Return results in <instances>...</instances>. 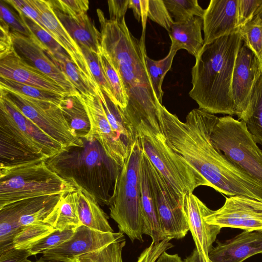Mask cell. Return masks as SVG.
Listing matches in <instances>:
<instances>
[{
  "label": "cell",
  "mask_w": 262,
  "mask_h": 262,
  "mask_svg": "<svg viewBox=\"0 0 262 262\" xmlns=\"http://www.w3.org/2000/svg\"><path fill=\"white\" fill-rule=\"evenodd\" d=\"M101 50L120 75L128 97L122 115L136 133L138 127L161 132L159 105L146 67L145 34L139 39L129 30L125 17L119 21L105 17L97 9ZM137 135V133H136Z\"/></svg>",
  "instance_id": "6da1fadb"
},
{
  "label": "cell",
  "mask_w": 262,
  "mask_h": 262,
  "mask_svg": "<svg viewBox=\"0 0 262 262\" xmlns=\"http://www.w3.org/2000/svg\"><path fill=\"white\" fill-rule=\"evenodd\" d=\"M160 124L169 146L190 163L217 191L231 196L246 186L249 176L213 145L211 135L219 117L195 108L185 122L159 105Z\"/></svg>",
  "instance_id": "7a4b0ae2"
},
{
  "label": "cell",
  "mask_w": 262,
  "mask_h": 262,
  "mask_svg": "<svg viewBox=\"0 0 262 262\" xmlns=\"http://www.w3.org/2000/svg\"><path fill=\"white\" fill-rule=\"evenodd\" d=\"M239 32L225 35L204 45L191 70L189 96L199 108L210 114L236 115L232 81L238 50Z\"/></svg>",
  "instance_id": "3957f363"
},
{
  "label": "cell",
  "mask_w": 262,
  "mask_h": 262,
  "mask_svg": "<svg viewBox=\"0 0 262 262\" xmlns=\"http://www.w3.org/2000/svg\"><path fill=\"white\" fill-rule=\"evenodd\" d=\"M85 142L83 147L70 148L45 162L75 187L93 195L99 205L110 206L122 166L110 159L97 141Z\"/></svg>",
  "instance_id": "277c9868"
},
{
  "label": "cell",
  "mask_w": 262,
  "mask_h": 262,
  "mask_svg": "<svg viewBox=\"0 0 262 262\" xmlns=\"http://www.w3.org/2000/svg\"><path fill=\"white\" fill-rule=\"evenodd\" d=\"M66 150L0 96V165L46 161Z\"/></svg>",
  "instance_id": "5b68a950"
},
{
  "label": "cell",
  "mask_w": 262,
  "mask_h": 262,
  "mask_svg": "<svg viewBox=\"0 0 262 262\" xmlns=\"http://www.w3.org/2000/svg\"><path fill=\"white\" fill-rule=\"evenodd\" d=\"M82 97L91 126L89 133L83 140L97 141L110 159L123 166L137 139L136 133L119 107L100 89L98 96Z\"/></svg>",
  "instance_id": "8992f818"
},
{
  "label": "cell",
  "mask_w": 262,
  "mask_h": 262,
  "mask_svg": "<svg viewBox=\"0 0 262 262\" xmlns=\"http://www.w3.org/2000/svg\"><path fill=\"white\" fill-rule=\"evenodd\" d=\"M76 190L73 184L52 170L45 161L0 165V209L22 200Z\"/></svg>",
  "instance_id": "52a82bcc"
},
{
  "label": "cell",
  "mask_w": 262,
  "mask_h": 262,
  "mask_svg": "<svg viewBox=\"0 0 262 262\" xmlns=\"http://www.w3.org/2000/svg\"><path fill=\"white\" fill-rule=\"evenodd\" d=\"M136 133L142 151L182 202L184 196L196 187H211L190 163L169 146L162 132L140 127Z\"/></svg>",
  "instance_id": "ba28073f"
},
{
  "label": "cell",
  "mask_w": 262,
  "mask_h": 262,
  "mask_svg": "<svg viewBox=\"0 0 262 262\" xmlns=\"http://www.w3.org/2000/svg\"><path fill=\"white\" fill-rule=\"evenodd\" d=\"M142 150L138 139L133 143L118 180L110 216L118 224L119 231L133 242H143L141 213L140 176Z\"/></svg>",
  "instance_id": "9c48e42d"
},
{
  "label": "cell",
  "mask_w": 262,
  "mask_h": 262,
  "mask_svg": "<svg viewBox=\"0 0 262 262\" xmlns=\"http://www.w3.org/2000/svg\"><path fill=\"white\" fill-rule=\"evenodd\" d=\"M211 139L233 164L262 184V151L244 121L229 115L218 118Z\"/></svg>",
  "instance_id": "30bf717a"
},
{
  "label": "cell",
  "mask_w": 262,
  "mask_h": 262,
  "mask_svg": "<svg viewBox=\"0 0 262 262\" xmlns=\"http://www.w3.org/2000/svg\"><path fill=\"white\" fill-rule=\"evenodd\" d=\"M0 94L66 150L84 147V141L70 128L59 106L1 87Z\"/></svg>",
  "instance_id": "8fae6325"
},
{
  "label": "cell",
  "mask_w": 262,
  "mask_h": 262,
  "mask_svg": "<svg viewBox=\"0 0 262 262\" xmlns=\"http://www.w3.org/2000/svg\"><path fill=\"white\" fill-rule=\"evenodd\" d=\"M149 181L165 238L181 239L189 230L182 202L142 151Z\"/></svg>",
  "instance_id": "7c38bea8"
},
{
  "label": "cell",
  "mask_w": 262,
  "mask_h": 262,
  "mask_svg": "<svg viewBox=\"0 0 262 262\" xmlns=\"http://www.w3.org/2000/svg\"><path fill=\"white\" fill-rule=\"evenodd\" d=\"M64 194L24 199L0 209V250L14 246V238L23 227L44 221Z\"/></svg>",
  "instance_id": "4fadbf2b"
},
{
  "label": "cell",
  "mask_w": 262,
  "mask_h": 262,
  "mask_svg": "<svg viewBox=\"0 0 262 262\" xmlns=\"http://www.w3.org/2000/svg\"><path fill=\"white\" fill-rule=\"evenodd\" d=\"M226 199L222 207L204 217L207 223L262 233V202L242 196Z\"/></svg>",
  "instance_id": "5bb4252c"
},
{
  "label": "cell",
  "mask_w": 262,
  "mask_h": 262,
  "mask_svg": "<svg viewBox=\"0 0 262 262\" xmlns=\"http://www.w3.org/2000/svg\"><path fill=\"white\" fill-rule=\"evenodd\" d=\"M124 237L123 233L103 232L81 225L73 236L59 246L42 253V259L74 262L78 256L103 247Z\"/></svg>",
  "instance_id": "9a60e30c"
},
{
  "label": "cell",
  "mask_w": 262,
  "mask_h": 262,
  "mask_svg": "<svg viewBox=\"0 0 262 262\" xmlns=\"http://www.w3.org/2000/svg\"><path fill=\"white\" fill-rule=\"evenodd\" d=\"M14 50L30 66L53 79L69 95L79 93L61 69L53 61L49 49L33 34L30 37L11 32Z\"/></svg>",
  "instance_id": "2e32d148"
},
{
  "label": "cell",
  "mask_w": 262,
  "mask_h": 262,
  "mask_svg": "<svg viewBox=\"0 0 262 262\" xmlns=\"http://www.w3.org/2000/svg\"><path fill=\"white\" fill-rule=\"evenodd\" d=\"M262 74L260 60L243 42L235 60L232 91L236 116L241 120L249 103L253 88Z\"/></svg>",
  "instance_id": "e0dca14e"
},
{
  "label": "cell",
  "mask_w": 262,
  "mask_h": 262,
  "mask_svg": "<svg viewBox=\"0 0 262 262\" xmlns=\"http://www.w3.org/2000/svg\"><path fill=\"white\" fill-rule=\"evenodd\" d=\"M182 206L195 248L201 258L205 262H209L208 254L222 228L206 223L204 217L212 210L193 193L184 196Z\"/></svg>",
  "instance_id": "ac0fdd59"
},
{
  "label": "cell",
  "mask_w": 262,
  "mask_h": 262,
  "mask_svg": "<svg viewBox=\"0 0 262 262\" xmlns=\"http://www.w3.org/2000/svg\"><path fill=\"white\" fill-rule=\"evenodd\" d=\"M238 0H211L202 18L204 45L239 32Z\"/></svg>",
  "instance_id": "d6986e66"
},
{
  "label": "cell",
  "mask_w": 262,
  "mask_h": 262,
  "mask_svg": "<svg viewBox=\"0 0 262 262\" xmlns=\"http://www.w3.org/2000/svg\"><path fill=\"white\" fill-rule=\"evenodd\" d=\"M0 77L63 96L69 95L53 79L24 61L14 49L0 57Z\"/></svg>",
  "instance_id": "ffe728a7"
},
{
  "label": "cell",
  "mask_w": 262,
  "mask_h": 262,
  "mask_svg": "<svg viewBox=\"0 0 262 262\" xmlns=\"http://www.w3.org/2000/svg\"><path fill=\"white\" fill-rule=\"evenodd\" d=\"M262 254V233L244 231L224 242L216 241L208 254L211 262H243Z\"/></svg>",
  "instance_id": "44dd1931"
},
{
  "label": "cell",
  "mask_w": 262,
  "mask_h": 262,
  "mask_svg": "<svg viewBox=\"0 0 262 262\" xmlns=\"http://www.w3.org/2000/svg\"><path fill=\"white\" fill-rule=\"evenodd\" d=\"M29 1L37 11L45 26L67 51L73 62L85 75L95 82L79 46L60 22L49 0Z\"/></svg>",
  "instance_id": "7402d4cb"
},
{
  "label": "cell",
  "mask_w": 262,
  "mask_h": 262,
  "mask_svg": "<svg viewBox=\"0 0 262 262\" xmlns=\"http://www.w3.org/2000/svg\"><path fill=\"white\" fill-rule=\"evenodd\" d=\"M53 8L60 22L78 45H83L98 54L100 53L101 33L87 13L72 16Z\"/></svg>",
  "instance_id": "603a6c76"
},
{
  "label": "cell",
  "mask_w": 262,
  "mask_h": 262,
  "mask_svg": "<svg viewBox=\"0 0 262 262\" xmlns=\"http://www.w3.org/2000/svg\"><path fill=\"white\" fill-rule=\"evenodd\" d=\"M140 195L142 233L149 235L152 243L157 244L165 239L153 198L146 166L141 162Z\"/></svg>",
  "instance_id": "cb8c5ba5"
},
{
  "label": "cell",
  "mask_w": 262,
  "mask_h": 262,
  "mask_svg": "<svg viewBox=\"0 0 262 262\" xmlns=\"http://www.w3.org/2000/svg\"><path fill=\"white\" fill-rule=\"evenodd\" d=\"M203 28V19L198 16L183 23L174 22L168 32L171 41L170 49L176 52L184 49L196 58L204 46Z\"/></svg>",
  "instance_id": "d4e9b609"
},
{
  "label": "cell",
  "mask_w": 262,
  "mask_h": 262,
  "mask_svg": "<svg viewBox=\"0 0 262 262\" xmlns=\"http://www.w3.org/2000/svg\"><path fill=\"white\" fill-rule=\"evenodd\" d=\"M76 188L77 211L81 225L103 232H113L107 214L96 198L81 187Z\"/></svg>",
  "instance_id": "484cf974"
},
{
  "label": "cell",
  "mask_w": 262,
  "mask_h": 262,
  "mask_svg": "<svg viewBox=\"0 0 262 262\" xmlns=\"http://www.w3.org/2000/svg\"><path fill=\"white\" fill-rule=\"evenodd\" d=\"M59 107L69 126L79 138L84 139L90 130V122L80 93L65 96Z\"/></svg>",
  "instance_id": "4316f807"
},
{
  "label": "cell",
  "mask_w": 262,
  "mask_h": 262,
  "mask_svg": "<svg viewBox=\"0 0 262 262\" xmlns=\"http://www.w3.org/2000/svg\"><path fill=\"white\" fill-rule=\"evenodd\" d=\"M43 222L56 229L61 230L75 229L81 226L77 211L76 191L63 195Z\"/></svg>",
  "instance_id": "83f0119b"
},
{
  "label": "cell",
  "mask_w": 262,
  "mask_h": 262,
  "mask_svg": "<svg viewBox=\"0 0 262 262\" xmlns=\"http://www.w3.org/2000/svg\"><path fill=\"white\" fill-rule=\"evenodd\" d=\"M53 61L66 75L79 93L84 96L98 95L99 88L73 62L69 56L52 53L49 50Z\"/></svg>",
  "instance_id": "f1b7e54d"
},
{
  "label": "cell",
  "mask_w": 262,
  "mask_h": 262,
  "mask_svg": "<svg viewBox=\"0 0 262 262\" xmlns=\"http://www.w3.org/2000/svg\"><path fill=\"white\" fill-rule=\"evenodd\" d=\"M241 120L256 143L262 144V74L251 94L248 108Z\"/></svg>",
  "instance_id": "f546056e"
},
{
  "label": "cell",
  "mask_w": 262,
  "mask_h": 262,
  "mask_svg": "<svg viewBox=\"0 0 262 262\" xmlns=\"http://www.w3.org/2000/svg\"><path fill=\"white\" fill-rule=\"evenodd\" d=\"M99 56L105 77L113 95L114 102L123 112L127 106L128 97L122 79L102 50Z\"/></svg>",
  "instance_id": "4dcf8cb0"
},
{
  "label": "cell",
  "mask_w": 262,
  "mask_h": 262,
  "mask_svg": "<svg viewBox=\"0 0 262 262\" xmlns=\"http://www.w3.org/2000/svg\"><path fill=\"white\" fill-rule=\"evenodd\" d=\"M0 87L34 99L52 102L59 106L65 96L32 85L0 77Z\"/></svg>",
  "instance_id": "1f68e13d"
},
{
  "label": "cell",
  "mask_w": 262,
  "mask_h": 262,
  "mask_svg": "<svg viewBox=\"0 0 262 262\" xmlns=\"http://www.w3.org/2000/svg\"><path fill=\"white\" fill-rule=\"evenodd\" d=\"M177 52L170 49L167 55L163 59L155 60L146 56L145 60L148 72L156 97L162 104L163 91L162 85L164 78L171 68L173 60Z\"/></svg>",
  "instance_id": "d6a6232c"
},
{
  "label": "cell",
  "mask_w": 262,
  "mask_h": 262,
  "mask_svg": "<svg viewBox=\"0 0 262 262\" xmlns=\"http://www.w3.org/2000/svg\"><path fill=\"white\" fill-rule=\"evenodd\" d=\"M55 229L43 221L26 226L14 238V247L16 249L29 250Z\"/></svg>",
  "instance_id": "836d02e7"
},
{
  "label": "cell",
  "mask_w": 262,
  "mask_h": 262,
  "mask_svg": "<svg viewBox=\"0 0 262 262\" xmlns=\"http://www.w3.org/2000/svg\"><path fill=\"white\" fill-rule=\"evenodd\" d=\"M125 244L124 237L100 249L81 255L74 262H123L122 252Z\"/></svg>",
  "instance_id": "e575fe53"
},
{
  "label": "cell",
  "mask_w": 262,
  "mask_h": 262,
  "mask_svg": "<svg viewBox=\"0 0 262 262\" xmlns=\"http://www.w3.org/2000/svg\"><path fill=\"white\" fill-rule=\"evenodd\" d=\"M174 22L183 23L194 16L203 18L205 10L197 0H163Z\"/></svg>",
  "instance_id": "d590c367"
},
{
  "label": "cell",
  "mask_w": 262,
  "mask_h": 262,
  "mask_svg": "<svg viewBox=\"0 0 262 262\" xmlns=\"http://www.w3.org/2000/svg\"><path fill=\"white\" fill-rule=\"evenodd\" d=\"M87 62L94 80L103 92L114 102L113 95L105 77L99 54L92 51L86 47L78 45Z\"/></svg>",
  "instance_id": "8d00e7d4"
},
{
  "label": "cell",
  "mask_w": 262,
  "mask_h": 262,
  "mask_svg": "<svg viewBox=\"0 0 262 262\" xmlns=\"http://www.w3.org/2000/svg\"><path fill=\"white\" fill-rule=\"evenodd\" d=\"M243 42L260 60L262 56V22L257 17L242 27L238 32Z\"/></svg>",
  "instance_id": "74e56055"
},
{
  "label": "cell",
  "mask_w": 262,
  "mask_h": 262,
  "mask_svg": "<svg viewBox=\"0 0 262 262\" xmlns=\"http://www.w3.org/2000/svg\"><path fill=\"white\" fill-rule=\"evenodd\" d=\"M75 229L61 230L55 229L50 234L35 244L29 251L32 255L40 253L55 248L69 239L74 234Z\"/></svg>",
  "instance_id": "f35d334b"
},
{
  "label": "cell",
  "mask_w": 262,
  "mask_h": 262,
  "mask_svg": "<svg viewBox=\"0 0 262 262\" xmlns=\"http://www.w3.org/2000/svg\"><path fill=\"white\" fill-rule=\"evenodd\" d=\"M18 15L31 32L52 53L69 56L51 34L42 27L30 18L21 14Z\"/></svg>",
  "instance_id": "ab89813d"
},
{
  "label": "cell",
  "mask_w": 262,
  "mask_h": 262,
  "mask_svg": "<svg viewBox=\"0 0 262 262\" xmlns=\"http://www.w3.org/2000/svg\"><path fill=\"white\" fill-rule=\"evenodd\" d=\"M147 17L168 32L174 23L163 0H148Z\"/></svg>",
  "instance_id": "60d3db41"
},
{
  "label": "cell",
  "mask_w": 262,
  "mask_h": 262,
  "mask_svg": "<svg viewBox=\"0 0 262 262\" xmlns=\"http://www.w3.org/2000/svg\"><path fill=\"white\" fill-rule=\"evenodd\" d=\"M4 1L0 2V18L9 27L11 32H16L30 37L33 35L19 15L14 12Z\"/></svg>",
  "instance_id": "b9f144b4"
},
{
  "label": "cell",
  "mask_w": 262,
  "mask_h": 262,
  "mask_svg": "<svg viewBox=\"0 0 262 262\" xmlns=\"http://www.w3.org/2000/svg\"><path fill=\"white\" fill-rule=\"evenodd\" d=\"M52 6L72 16L86 14L89 9L88 0H49Z\"/></svg>",
  "instance_id": "7bdbcfd3"
},
{
  "label": "cell",
  "mask_w": 262,
  "mask_h": 262,
  "mask_svg": "<svg viewBox=\"0 0 262 262\" xmlns=\"http://www.w3.org/2000/svg\"><path fill=\"white\" fill-rule=\"evenodd\" d=\"M262 4V0H238L237 20L239 29L251 21Z\"/></svg>",
  "instance_id": "ee69618b"
},
{
  "label": "cell",
  "mask_w": 262,
  "mask_h": 262,
  "mask_svg": "<svg viewBox=\"0 0 262 262\" xmlns=\"http://www.w3.org/2000/svg\"><path fill=\"white\" fill-rule=\"evenodd\" d=\"M171 239L165 238L160 242L154 244L146 248L141 253L137 262H156L159 256L167 250L173 247L170 242Z\"/></svg>",
  "instance_id": "f6af8a7d"
},
{
  "label": "cell",
  "mask_w": 262,
  "mask_h": 262,
  "mask_svg": "<svg viewBox=\"0 0 262 262\" xmlns=\"http://www.w3.org/2000/svg\"><path fill=\"white\" fill-rule=\"evenodd\" d=\"M4 1L14 8L18 14H21L30 18L50 34L43 25L37 11L30 3L29 0H4Z\"/></svg>",
  "instance_id": "bcb514c9"
},
{
  "label": "cell",
  "mask_w": 262,
  "mask_h": 262,
  "mask_svg": "<svg viewBox=\"0 0 262 262\" xmlns=\"http://www.w3.org/2000/svg\"><path fill=\"white\" fill-rule=\"evenodd\" d=\"M129 0H110L107 1L110 19L119 21L125 17L128 8Z\"/></svg>",
  "instance_id": "7dc6e473"
},
{
  "label": "cell",
  "mask_w": 262,
  "mask_h": 262,
  "mask_svg": "<svg viewBox=\"0 0 262 262\" xmlns=\"http://www.w3.org/2000/svg\"><path fill=\"white\" fill-rule=\"evenodd\" d=\"M0 57L14 49L13 40L8 25L0 18Z\"/></svg>",
  "instance_id": "c3c4849f"
},
{
  "label": "cell",
  "mask_w": 262,
  "mask_h": 262,
  "mask_svg": "<svg viewBox=\"0 0 262 262\" xmlns=\"http://www.w3.org/2000/svg\"><path fill=\"white\" fill-rule=\"evenodd\" d=\"M30 256L29 250L19 249L13 247L0 251V262H24Z\"/></svg>",
  "instance_id": "681fc988"
},
{
  "label": "cell",
  "mask_w": 262,
  "mask_h": 262,
  "mask_svg": "<svg viewBox=\"0 0 262 262\" xmlns=\"http://www.w3.org/2000/svg\"><path fill=\"white\" fill-rule=\"evenodd\" d=\"M128 8L133 10L136 19L140 21L142 10V0H129Z\"/></svg>",
  "instance_id": "f907efd6"
},
{
  "label": "cell",
  "mask_w": 262,
  "mask_h": 262,
  "mask_svg": "<svg viewBox=\"0 0 262 262\" xmlns=\"http://www.w3.org/2000/svg\"><path fill=\"white\" fill-rule=\"evenodd\" d=\"M156 262H184L178 254H170L164 252Z\"/></svg>",
  "instance_id": "816d5d0a"
},
{
  "label": "cell",
  "mask_w": 262,
  "mask_h": 262,
  "mask_svg": "<svg viewBox=\"0 0 262 262\" xmlns=\"http://www.w3.org/2000/svg\"><path fill=\"white\" fill-rule=\"evenodd\" d=\"M184 262H205L200 257L199 252L195 248L191 254L187 256L184 260ZM209 262H211L210 260Z\"/></svg>",
  "instance_id": "f5cc1de1"
},
{
  "label": "cell",
  "mask_w": 262,
  "mask_h": 262,
  "mask_svg": "<svg viewBox=\"0 0 262 262\" xmlns=\"http://www.w3.org/2000/svg\"><path fill=\"white\" fill-rule=\"evenodd\" d=\"M255 16L258 18L262 22V4L257 10Z\"/></svg>",
  "instance_id": "db71d44e"
},
{
  "label": "cell",
  "mask_w": 262,
  "mask_h": 262,
  "mask_svg": "<svg viewBox=\"0 0 262 262\" xmlns=\"http://www.w3.org/2000/svg\"><path fill=\"white\" fill-rule=\"evenodd\" d=\"M24 262H58V261H48V260H43V259L42 258H40L38 260H37L36 261H31V260H28V259L25 260V261Z\"/></svg>",
  "instance_id": "11a10c76"
},
{
  "label": "cell",
  "mask_w": 262,
  "mask_h": 262,
  "mask_svg": "<svg viewBox=\"0 0 262 262\" xmlns=\"http://www.w3.org/2000/svg\"><path fill=\"white\" fill-rule=\"evenodd\" d=\"M260 61L261 62V64H262V56H261V60H260Z\"/></svg>",
  "instance_id": "9f6ffc18"
}]
</instances>
